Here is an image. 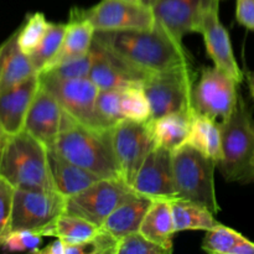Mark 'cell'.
I'll use <instances>...</instances> for the list:
<instances>
[{"label": "cell", "instance_id": "6da1fadb", "mask_svg": "<svg viewBox=\"0 0 254 254\" xmlns=\"http://www.w3.org/2000/svg\"><path fill=\"white\" fill-rule=\"evenodd\" d=\"M94 41L146 76L191 64L183 41L174 39L158 22L148 30L96 31Z\"/></svg>", "mask_w": 254, "mask_h": 254}, {"label": "cell", "instance_id": "7a4b0ae2", "mask_svg": "<svg viewBox=\"0 0 254 254\" xmlns=\"http://www.w3.org/2000/svg\"><path fill=\"white\" fill-rule=\"evenodd\" d=\"M49 150L56 151L101 179H122L112 143V129L86 126L64 112L56 143Z\"/></svg>", "mask_w": 254, "mask_h": 254}, {"label": "cell", "instance_id": "3957f363", "mask_svg": "<svg viewBox=\"0 0 254 254\" xmlns=\"http://www.w3.org/2000/svg\"><path fill=\"white\" fill-rule=\"evenodd\" d=\"M0 176L15 189L55 190L49 149L25 129L0 141Z\"/></svg>", "mask_w": 254, "mask_h": 254}, {"label": "cell", "instance_id": "277c9868", "mask_svg": "<svg viewBox=\"0 0 254 254\" xmlns=\"http://www.w3.org/2000/svg\"><path fill=\"white\" fill-rule=\"evenodd\" d=\"M220 127L222 158L217 163L218 171L228 183H254V118L242 97Z\"/></svg>", "mask_w": 254, "mask_h": 254}, {"label": "cell", "instance_id": "5b68a950", "mask_svg": "<svg viewBox=\"0 0 254 254\" xmlns=\"http://www.w3.org/2000/svg\"><path fill=\"white\" fill-rule=\"evenodd\" d=\"M173 163L178 198L205 206L215 215L220 212L215 190L216 161L185 144L173 153Z\"/></svg>", "mask_w": 254, "mask_h": 254}, {"label": "cell", "instance_id": "8992f818", "mask_svg": "<svg viewBox=\"0 0 254 254\" xmlns=\"http://www.w3.org/2000/svg\"><path fill=\"white\" fill-rule=\"evenodd\" d=\"M238 82L213 64L202 67L192 87L191 108L196 114L222 122L232 114L240 101Z\"/></svg>", "mask_w": 254, "mask_h": 254}, {"label": "cell", "instance_id": "52a82bcc", "mask_svg": "<svg viewBox=\"0 0 254 254\" xmlns=\"http://www.w3.org/2000/svg\"><path fill=\"white\" fill-rule=\"evenodd\" d=\"M197 78L192 64L154 73L143 88L151 109V119L191 108V93Z\"/></svg>", "mask_w": 254, "mask_h": 254}, {"label": "cell", "instance_id": "ba28073f", "mask_svg": "<svg viewBox=\"0 0 254 254\" xmlns=\"http://www.w3.org/2000/svg\"><path fill=\"white\" fill-rule=\"evenodd\" d=\"M138 193L123 179H99L81 192L67 197L64 213L84 218L102 227L121 203Z\"/></svg>", "mask_w": 254, "mask_h": 254}, {"label": "cell", "instance_id": "9c48e42d", "mask_svg": "<svg viewBox=\"0 0 254 254\" xmlns=\"http://www.w3.org/2000/svg\"><path fill=\"white\" fill-rule=\"evenodd\" d=\"M66 200L56 190L15 189L11 231H32L44 236L45 231L64 213Z\"/></svg>", "mask_w": 254, "mask_h": 254}, {"label": "cell", "instance_id": "30bf717a", "mask_svg": "<svg viewBox=\"0 0 254 254\" xmlns=\"http://www.w3.org/2000/svg\"><path fill=\"white\" fill-rule=\"evenodd\" d=\"M112 143L122 179L131 186L144 160L156 145L149 122H121L112 128Z\"/></svg>", "mask_w": 254, "mask_h": 254}, {"label": "cell", "instance_id": "8fae6325", "mask_svg": "<svg viewBox=\"0 0 254 254\" xmlns=\"http://www.w3.org/2000/svg\"><path fill=\"white\" fill-rule=\"evenodd\" d=\"M40 86L49 92L68 116L86 126L102 129L97 119L99 88L87 78L57 79L40 76Z\"/></svg>", "mask_w": 254, "mask_h": 254}, {"label": "cell", "instance_id": "7c38bea8", "mask_svg": "<svg viewBox=\"0 0 254 254\" xmlns=\"http://www.w3.org/2000/svg\"><path fill=\"white\" fill-rule=\"evenodd\" d=\"M82 12L96 31L148 30L156 24L153 9L141 2L102 0Z\"/></svg>", "mask_w": 254, "mask_h": 254}, {"label": "cell", "instance_id": "4fadbf2b", "mask_svg": "<svg viewBox=\"0 0 254 254\" xmlns=\"http://www.w3.org/2000/svg\"><path fill=\"white\" fill-rule=\"evenodd\" d=\"M131 188L136 193L151 200H173L178 197L173 151L155 145L139 169Z\"/></svg>", "mask_w": 254, "mask_h": 254}, {"label": "cell", "instance_id": "5bb4252c", "mask_svg": "<svg viewBox=\"0 0 254 254\" xmlns=\"http://www.w3.org/2000/svg\"><path fill=\"white\" fill-rule=\"evenodd\" d=\"M217 4L220 0H155L151 9L155 21L183 41L185 35L198 32L203 15Z\"/></svg>", "mask_w": 254, "mask_h": 254}, {"label": "cell", "instance_id": "9a60e30c", "mask_svg": "<svg viewBox=\"0 0 254 254\" xmlns=\"http://www.w3.org/2000/svg\"><path fill=\"white\" fill-rule=\"evenodd\" d=\"M91 52L93 62L88 78L98 87L99 91L143 86L149 77L127 64L94 40Z\"/></svg>", "mask_w": 254, "mask_h": 254}, {"label": "cell", "instance_id": "2e32d148", "mask_svg": "<svg viewBox=\"0 0 254 254\" xmlns=\"http://www.w3.org/2000/svg\"><path fill=\"white\" fill-rule=\"evenodd\" d=\"M198 34L202 35L206 52L212 60L213 64L241 83L245 74L236 61L230 34L220 20L218 4L203 15Z\"/></svg>", "mask_w": 254, "mask_h": 254}, {"label": "cell", "instance_id": "e0dca14e", "mask_svg": "<svg viewBox=\"0 0 254 254\" xmlns=\"http://www.w3.org/2000/svg\"><path fill=\"white\" fill-rule=\"evenodd\" d=\"M64 113L56 99L40 86L26 116L24 129L47 149H52L61 129Z\"/></svg>", "mask_w": 254, "mask_h": 254}, {"label": "cell", "instance_id": "ac0fdd59", "mask_svg": "<svg viewBox=\"0 0 254 254\" xmlns=\"http://www.w3.org/2000/svg\"><path fill=\"white\" fill-rule=\"evenodd\" d=\"M40 88L39 73L0 92V126L5 134L24 130L32 101Z\"/></svg>", "mask_w": 254, "mask_h": 254}, {"label": "cell", "instance_id": "d6986e66", "mask_svg": "<svg viewBox=\"0 0 254 254\" xmlns=\"http://www.w3.org/2000/svg\"><path fill=\"white\" fill-rule=\"evenodd\" d=\"M66 32H64L61 47L45 69L88 54L93 45L96 30L92 26L91 22L84 17L82 7H72L69 11L68 22H66Z\"/></svg>", "mask_w": 254, "mask_h": 254}, {"label": "cell", "instance_id": "ffe728a7", "mask_svg": "<svg viewBox=\"0 0 254 254\" xmlns=\"http://www.w3.org/2000/svg\"><path fill=\"white\" fill-rule=\"evenodd\" d=\"M30 57L17 44V30L0 45V92L36 74Z\"/></svg>", "mask_w": 254, "mask_h": 254}, {"label": "cell", "instance_id": "44dd1931", "mask_svg": "<svg viewBox=\"0 0 254 254\" xmlns=\"http://www.w3.org/2000/svg\"><path fill=\"white\" fill-rule=\"evenodd\" d=\"M192 118L193 111L192 108H189L149 121L156 145L163 146L173 153L185 145L190 134Z\"/></svg>", "mask_w": 254, "mask_h": 254}, {"label": "cell", "instance_id": "7402d4cb", "mask_svg": "<svg viewBox=\"0 0 254 254\" xmlns=\"http://www.w3.org/2000/svg\"><path fill=\"white\" fill-rule=\"evenodd\" d=\"M49 163L55 190L64 197H71L81 192L101 179L86 169L66 160L54 150H49Z\"/></svg>", "mask_w": 254, "mask_h": 254}, {"label": "cell", "instance_id": "603a6c76", "mask_svg": "<svg viewBox=\"0 0 254 254\" xmlns=\"http://www.w3.org/2000/svg\"><path fill=\"white\" fill-rule=\"evenodd\" d=\"M139 232L169 253H173L174 237L178 232L174 225L170 200H154L149 207Z\"/></svg>", "mask_w": 254, "mask_h": 254}, {"label": "cell", "instance_id": "cb8c5ba5", "mask_svg": "<svg viewBox=\"0 0 254 254\" xmlns=\"http://www.w3.org/2000/svg\"><path fill=\"white\" fill-rule=\"evenodd\" d=\"M153 201L154 200L151 198L138 193L134 197L121 203L107 217L101 228L117 238L139 232L144 217H145Z\"/></svg>", "mask_w": 254, "mask_h": 254}, {"label": "cell", "instance_id": "d4e9b609", "mask_svg": "<svg viewBox=\"0 0 254 254\" xmlns=\"http://www.w3.org/2000/svg\"><path fill=\"white\" fill-rule=\"evenodd\" d=\"M186 144L212 159L216 164L222 158V135L220 123L193 112L190 134Z\"/></svg>", "mask_w": 254, "mask_h": 254}, {"label": "cell", "instance_id": "484cf974", "mask_svg": "<svg viewBox=\"0 0 254 254\" xmlns=\"http://www.w3.org/2000/svg\"><path fill=\"white\" fill-rule=\"evenodd\" d=\"M170 205L176 232L208 231L220 223L212 211L192 201L176 197L170 200Z\"/></svg>", "mask_w": 254, "mask_h": 254}, {"label": "cell", "instance_id": "4316f807", "mask_svg": "<svg viewBox=\"0 0 254 254\" xmlns=\"http://www.w3.org/2000/svg\"><path fill=\"white\" fill-rule=\"evenodd\" d=\"M99 231H101V227L84 218L68 215V213H62L45 231L44 236H51V237L60 238L67 245H74V243H82L92 240L96 237Z\"/></svg>", "mask_w": 254, "mask_h": 254}, {"label": "cell", "instance_id": "83f0119b", "mask_svg": "<svg viewBox=\"0 0 254 254\" xmlns=\"http://www.w3.org/2000/svg\"><path fill=\"white\" fill-rule=\"evenodd\" d=\"M66 26L67 25L62 22H50L46 34L42 37L39 46L31 54L27 55L37 73L44 71L57 55L64 41Z\"/></svg>", "mask_w": 254, "mask_h": 254}, {"label": "cell", "instance_id": "f1b7e54d", "mask_svg": "<svg viewBox=\"0 0 254 254\" xmlns=\"http://www.w3.org/2000/svg\"><path fill=\"white\" fill-rule=\"evenodd\" d=\"M245 238L242 233L218 223L213 228L206 231L201 248L205 252L213 254H235L238 245Z\"/></svg>", "mask_w": 254, "mask_h": 254}, {"label": "cell", "instance_id": "f546056e", "mask_svg": "<svg viewBox=\"0 0 254 254\" xmlns=\"http://www.w3.org/2000/svg\"><path fill=\"white\" fill-rule=\"evenodd\" d=\"M121 109L124 121H150V104L143 86H133L121 89Z\"/></svg>", "mask_w": 254, "mask_h": 254}, {"label": "cell", "instance_id": "4dcf8cb0", "mask_svg": "<svg viewBox=\"0 0 254 254\" xmlns=\"http://www.w3.org/2000/svg\"><path fill=\"white\" fill-rule=\"evenodd\" d=\"M42 12H34L26 17V21L17 29V44L26 55H30L41 42L49 27Z\"/></svg>", "mask_w": 254, "mask_h": 254}, {"label": "cell", "instance_id": "1f68e13d", "mask_svg": "<svg viewBox=\"0 0 254 254\" xmlns=\"http://www.w3.org/2000/svg\"><path fill=\"white\" fill-rule=\"evenodd\" d=\"M92 52L89 50L88 54L78 57V59L69 60V61L60 64L57 66L51 67L49 69H45L40 76L50 77V78L57 79H73V78H87L89 76V72L92 68Z\"/></svg>", "mask_w": 254, "mask_h": 254}, {"label": "cell", "instance_id": "d6a6232c", "mask_svg": "<svg viewBox=\"0 0 254 254\" xmlns=\"http://www.w3.org/2000/svg\"><path fill=\"white\" fill-rule=\"evenodd\" d=\"M170 254L160 246L144 237L140 232L119 238L116 254Z\"/></svg>", "mask_w": 254, "mask_h": 254}, {"label": "cell", "instance_id": "836d02e7", "mask_svg": "<svg viewBox=\"0 0 254 254\" xmlns=\"http://www.w3.org/2000/svg\"><path fill=\"white\" fill-rule=\"evenodd\" d=\"M42 237L44 236L32 231H11L5 238L1 248L7 252L36 253L42 245Z\"/></svg>", "mask_w": 254, "mask_h": 254}, {"label": "cell", "instance_id": "e575fe53", "mask_svg": "<svg viewBox=\"0 0 254 254\" xmlns=\"http://www.w3.org/2000/svg\"><path fill=\"white\" fill-rule=\"evenodd\" d=\"M15 188L0 176V247L11 232V213Z\"/></svg>", "mask_w": 254, "mask_h": 254}, {"label": "cell", "instance_id": "d590c367", "mask_svg": "<svg viewBox=\"0 0 254 254\" xmlns=\"http://www.w3.org/2000/svg\"><path fill=\"white\" fill-rule=\"evenodd\" d=\"M236 19L246 29L254 31V0H237Z\"/></svg>", "mask_w": 254, "mask_h": 254}, {"label": "cell", "instance_id": "8d00e7d4", "mask_svg": "<svg viewBox=\"0 0 254 254\" xmlns=\"http://www.w3.org/2000/svg\"><path fill=\"white\" fill-rule=\"evenodd\" d=\"M36 253L40 254H66V243L61 241L60 238H56V241L51 245L46 246L42 250H39Z\"/></svg>", "mask_w": 254, "mask_h": 254}, {"label": "cell", "instance_id": "74e56055", "mask_svg": "<svg viewBox=\"0 0 254 254\" xmlns=\"http://www.w3.org/2000/svg\"><path fill=\"white\" fill-rule=\"evenodd\" d=\"M247 82H248V89H250L251 98L254 101V72H250L247 74Z\"/></svg>", "mask_w": 254, "mask_h": 254}, {"label": "cell", "instance_id": "f35d334b", "mask_svg": "<svg viewBox=\"0 0 254 254\" xmlns=\"http://www.w3.org/2000/svg\"><path fill=\"white\" fill-rule=\"evenodd\" d=\"M141 2H143L144 5H146V6H150L151 7V5H153L154 2H155V0H141Z\"/></svg>", "mask_w": 254, "mask_h": 254}, {"label": "cell", "instance_id": "ab89813d", "mask_svg": "<svg viewBox=\"0 0 254 254\" xmlns=\"http://www.w3.org/2000/svg\"><path fill=\"white\" fill-rule=\"evenodd\" d=\"M4 135H5V133H4V130H2L1 126H0V141L2 140V138H4Z\"/></svg>", "mask_w": 254, "mask_h": 254}, {"label": "cell", "instance_id": "60d3db41", "mask_svg": "<svg viewBox=\"0 0 254 254\" xmlns=\"http://www.w3.org/2000/svg\"><path fill=\"white\" fill-rule=\"evenodd\" d=\"M123 1H129V2H141V0H123ZM143 4V2H141Z\"/></svg>", "mask_w": 254, "mask_h": 254}]
</instances>
